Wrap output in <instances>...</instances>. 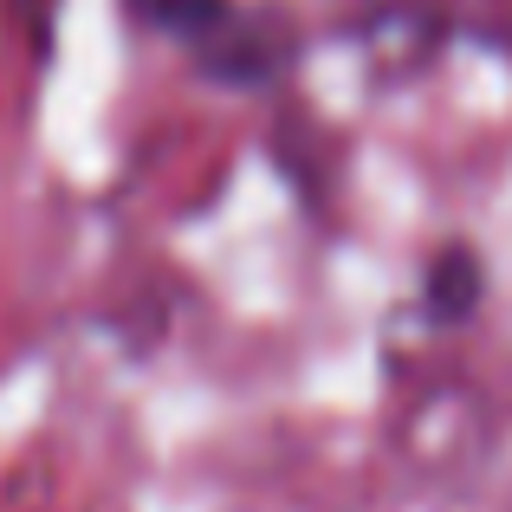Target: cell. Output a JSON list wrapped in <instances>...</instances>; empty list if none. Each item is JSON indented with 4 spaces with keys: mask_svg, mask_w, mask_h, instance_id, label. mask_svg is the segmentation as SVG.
Returning <instances> with one entry per match:
<instances>
[{
    "mask_svg": "<svg viewBox=\"0 0 512 512\" xmlns=\"http://www.w3.org/2000/svg\"><path fill=\"white\" fill-rule=\"evenodd\" d=\"M137 13L163 39H175L188 59H201L208 78H227V85L266 78L260 33H253V20L234 7V0H137Z\"/></svg>",
    "mask_w": 512,
    "mask_h": 512,
    "instance_id": "1",
    "label": "cell"
}]
</instances>
